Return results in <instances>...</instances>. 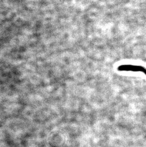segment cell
I'll use <instances>...</instances> for the list:
<instances>
[{
    "label": "cell",
    "instance_id": "6da1fadb",
    "mask_svg": "<svg viewBox=\"0 0 146 147\" xmlns=\"http://www.w3.org/2000/svg\"><path fill=\"white\" fill-rule=\"evenodd\" d=\"M118 69L120 71H142L146 73V69L142 67L129 65L120 66L118 67Z\"/></svg>",
    "mask_w": 146,
    "mask_h": 147
}]
</instances>
